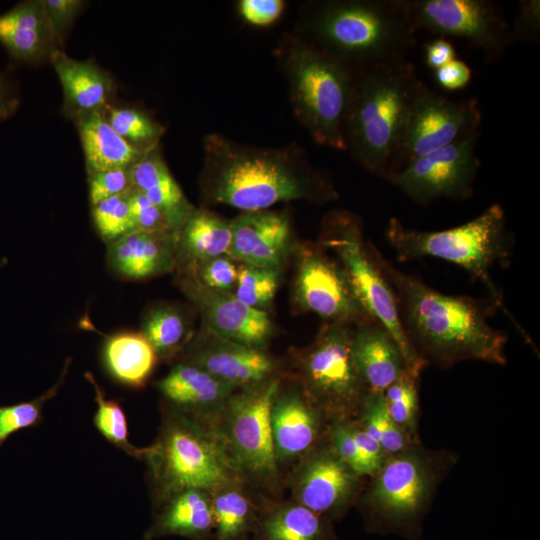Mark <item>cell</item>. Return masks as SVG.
Returning a JSON list of instances; mask_svg holds the SVG:
<instances>
[{"label":"cell","mask_w":540,"mask_h":540,"mask_svg":"<svg viewBox=\"0 0 540 540\" xmlns=\"http://www.w3.org/2000/svg\"><path fill=\"white\" fill-rule=\"evenodd\" d=\"M130 206L135 230L176 233L166 215L147 197L134 189L130 192Z\"/></svg>","instance_id":"43"},{"label":"cell","mask_w":540,"mask_h":540,"mask_svg":"<svg viewBox=\"0 0 540 540\" xmlns=\"http://www.w3.org/2000/svg\"><path fill=\"white\" fill-rule=\"evenodd\" d=\"M240 16L256 26L273 24L283 13L285 2L282 0H241L237 4Z\"/></svg>","instance_id":"48"},{"label":"cell","mask_w":540,"mask_h":540,"mask_svg":"<svg viewBox=\"0 0 540 540\" xmlns=\"http://www.w3.org/2000/svg\"><path fill=\"white\" fill-rule=\"evenodd\" d=\"M47 16L62 50L73 27L87 2L82 0H42Z\"/></svg>","instance_id":"45"},{"label":"cell","mask_w":540,"mask_h":540,"mask_svg":"<svg viewBox=\"0 0 540 540\" xmlns=\"http://www.w3.org/2000/svg\"><path fill=\"white\" fill-rule=\"evenodd\" d=\"M278 52L296 118L318 145L346 151L344 123L358 72L300 37L287 38Z\"/></svg>","instance_id":"6"},{"label":"cell","mask_w":540,"mask_h":540,"mask_svg":"<svg viewBox=\"0 0 540 540\" xmlns=\"http://www.w3.org/2000/svg\"><path fill=\"white\" fill-rule=\"evenodd\" d=\"M274 450L278 464L302 459L322 439L329 420L301 392H276L270 410Z\"/></svg>","instance_id":"19"},{"label":"cell","mask_w":540,"mask_h":540,"mask_svg":"<svg viewBox=\"0 0 540 540\" xmlns=\"http://www.w3.org/2000/svg\"><path fill=\"white\" fill-rule=\"evenodd\" d=\"M445 457L424 449L418 442L388 455L371 477L363 497L367 527L416 540L424 514L449 465Z\"/></svg>","instance_id":"8"},{"label":"cell","mask_w":540,"mask_h":540,"mask_svg":"<svg viewBox=\"0 0 540 540\" xmlns=\"http://www.w3.org/2000/svg\"><path fill=\"white\" fill-rule=\"evenodd\" d=\"M243 487V482H232L209 492L214 519L213 540H247L253 535L261 509Z\"/></svg>","instance_id":"32"},{"label":"cell","mask_w":540,"mask_h":540,"mask_svg":"<svg viewBox=\"0 0 540 540\" xmlns=\"http://www.w3.org/2000/svg\"><path fill=\"white\" fill-rule=\"evenodd\" d=\"M437 83L445 90L456 91L468 85L472 77L470 67L462 60L455 58L434 71Z\"/></svg>","instance_id":"49"},{"label":"cell","mask_w":540,"mask_h":540,"mask_svg":"<svg viewBox=\"0 0 540 540\" xmlns=\"http://www.w3.org/2000/svg\"><path fill=\"white\" fill-rule=\"evenodd\" d=\"M143 459L157 507L184 489L212 492L243 482L210 420L173 407L164 414L158 437L145 448Z\"/></svg>","instance_id":"5"},{"label":"cell","mask_w":540,"mask_h":540,"mask_svg":"<svg viewBox=\"0 0 540 540\" xmlns=\"http://www.w3.org/2000/svg\"><path fill=\"white\" fill-rule=\"evenodd\" d=\"M321 244L337 255L364 310L388 330L409 370L419 375L426 364L406 337L395 295L377 260V249L365 240L359 218L345 211L331 213L325 220Z\"/></svg>","instance_id":"9"},{"label":"cell","mask_w":540,"mask_h":540,"mask_svg":"<svg viewBox=\"0 0 540 540\" xmlns=\"http://www.w3.org/2000/svg\"><path fill=\"white\" fill-rule=\"evenodd\" d=\"M73 122L82 145L87 175L112 168H130L145 155L115 132L104 110L82 115Z\"/></svg>","instance_id":"28"},{"label":"cell","mask_w":540,"mask_h":540,"mask_svg":"<svg viewBox=\"0 0 540 540\" xmlns=\"http://www.w3.org/2000/svg\"><path fill=\"white\" fill-rule=\"evenodd\" d=\"M228 255L219 256L194 266L196 273L192 274L205 287L220 291H234L238 267Z\"/></svg>","instance_id":"41"},{"label":"cell","mask_w":540,"mask_h":540,"mask_svg":"<svg viewBox=\"0 0 540 540\" xmlns=\"http://www.w3.org/2000/svg\"><path fill=\"white\" fill-rule=\"evenodd\" d=\"M479 136L480 131L418 158L387 181L421 205L469 198L481 165L475 151Z\"/></svg>","instance_id":"14"},{"label":"cell","mask_w":540,"mask_h":540,"mask_svg":"<svg viewBox=\"0 0 540 540\" xmlns=\"http://www.w3.org/2000/svg\"><path fill=\"white\" fill-rule=\"evenodd\" d=\"M299 461L292 479L293 501L330 521L342 518L357 498L362 477L335 454L328 440Z\"/></svg>","instance_id":"16"},{"label":"cell","mask_w":540,"mask_h":540,"mask_svg":"<svg viewBox=\"0 0 540 540\" xmlns=\"http://www.w3.org/2000/svg\"><path fill=\"white\" fill-rule=\"evenodd\" d=\"M196 306L210 333L230 341L262 349L272 333L268 314L247 306L230 292L209 289L192 274L180 282Z\"/></svg>","instance_id":"17"},{"label":"cell","mask_w":540,"mask_h":540,"mask_svg":"<svg viewBox=\"0 0 540 540\" xmlns=\"http://www.w3.org/2000/svg\"><path fill=\"white\" fill-rule=\"evenodd\" d=\"M424 56L427 66L435 71L457 58V53L451 42L439 37L425 44Z\"/></svg>","instance_id":"50"},{"label":"cell","mask_w":540,"mask_h":540,"mask_svg":"<svg viewBox=\"0 0 540 540\" xmlns=\"http://www.w3.org/2000/svg\"><path fill=\"white\" fill-rule=\"evenodd\" d=\"M69 363L70 359L66 361L59 380L39 397L31 401L0 406V447L14 433L35 427L42 422L44 404L57 394L68 372Z\"/></svg>","instance_id":"38"},{"label":"cell","mask_w":540,"mask_h":540,"mask_svg":"<svg viewBox=\"0 0 540 540\" xmlns=\"http://www.w3.org/2000/svg\"><path fill=\"white\" fill-rule=\"evenodd\" d=\"M418 376L406 372L383 391L390 417L414 440H417L419 413Z\"/></svg>","instance_id":"37"},{"label":"cell","mask_w":540,"mask_h":540,"mask_svg":"<svg viewBox=\"0 0 540 540\" xmlns=\"http://www.w3.org/2000/svg\"><path fill=\"white\" fill-rule=\"evenodd\" d=\"M351 350L368 392H383L411 372L395 339L374 319L354 326Z\"/></svg>","instance_id":"24"},{"label":"cell","mask_w":540,"mask_h":540,"mask_svg":"<svg viewBox=\"0 0 540 540\" xmlns=\"http://www.w3.org/2000/svg\"><path fill=\"white\" fill-rule=\"evenodd\" d=\"M306 30L316 46L357 72L405 60L417 32L407 0L318 2Z\"/></svg>","instance_id":"3"},{"label":"cell","mask_w":540,"mask_h":540,"mask_svg":"<svg viewBox=\"0 0 540 540\" xmlns=\"http://www.w3.org/2000/svg\"><path fill=\"white\" fill-rule=\"evenodd\" d=\"M232 241L230 221L212 211L194 209L178 232L177 255L192 267L228 255Z\"/></svg>","instance_id":"30"},{"label":"cell","mask_w":540,"mask_h":540,"mask_svg":"<svg viewBox=\"0 0 540 540\" xmlns=\"http://www.w3.org/2000/svg\"><path fill=\"white\" fill-rule=\"evenodd\" d=\"M327 440L335 454L361 477L358 451L351 431L350 419L329 421Z\"/></svg>","instance_id":"46"},{"label":"cell","mask_w":540,"mask_h":540,"mask_svg":"<svg viewBox=\"0 0 540 540\" xmlns=\"http://www.w3.org/2000/svg\"><path fill=\"white\" fill-rule=\"evenodd\" d=\"M356 419L387 455L402 452L418 442L392 420L383 392H368Z\"/></svg>","instance_id":"34"},{"label":"cell","mask_w":540,"mask_h":540,"mask_svg":"<svg viewBox=\"0 0 540 540\" xmlns=\"http://www.w3.org/2000/svg\"><path fill=\"white\" fill-rule=\"evenodd\" d=\"M103 357L109 373L120 383L134 388L145 384L158 358L141 332H120L108 336Z\"/></svg>","instance_id":"31"},{"label":"cell","mask_w":540,"mask_h":540,"mask_svg":"<svg viewBox=\"0 0 540 540\" xmlns=\"http://www.w3.org/2000/svg\"><path fill=\"white\" fill-rule=\"evenodd\" d=\"M232 241L228 256L242 264L279 270L291 244V225L285 213L243 212L230 220Z\"/></svg>","instance_id":"18"},{"label":"cell","mask_w":540,"mask_h":540,"mask_svg":"<svg viewBox=\"0 0 540 540\" xmlns=\"http://www.w3.org/2000/svg\"><path fill=\"white\" fill-rule=\"evenodd\" d=\"M87 176L91 206L104 199L132 190L129 168H112Z\"/></svg>","instance_id":"42"},{"label":"cell","mask_w":540,"mask_h":540,"mask_svg":"<svg viewBox=\"0 0 540 540\" xmlns=\"http://www.w3.org/2000/svg\"><path fill=\"white\" fill-rule=\"evenodd\" d=\"M254 540H338L332 521L292 501L260 511Z\"/></svg>","instance_id":"29"},{"label":"cell","mask_w":540,"mask_h":540,"mask_svg":"<svg viewBox=\"0 0 540 540\" xmlns=\"http://www.w3.org/2000/svg\"><path fill=\"white\" fill-rule=\"evenodd\" d=\"M104 113L115 132L136 150L146 154L159 147L165 127L143 109L115 102Z\"/></svg>","instance_id":"33"},{"label":"cell","mask_w":540,"mask_h":540,"mask_svg":"<svg viewBox=\"0 0 540 540\" xmlns=\"http://www.w3.org/2000/svg\"><path fill=\"white\" fill-rule=\"evenodd\" d=\"M481 122L478 99L449 98L424 84L396 145L385 180L414 160L479 132Z\"/></svg>","instance_id":"12"},{"label":"cell","mask_w":540,"mask_h":540,"mask_svg":"<svg viewBox=\"0 0 540 540\" xmlns=\"http://www.w3.org/2000/svg\"><path fill=\"white\" fill-rule=\"evenodd\" d=\"M145 540L180 536L190 540H210L214 530L211 495L208 491L188 488L178 491L158 507Z\"/></svg>","instance_id":"26"},{"label":"cell","mask_w":540,"mask_h":540,"mask_svg":"<svg viewBox=\"0 0 540 540\" xmlns=\"http://www.w3.org/2000/svg\"><path fill=\"white\" fill-rule=\"evenodd\" d=\"M129 172L132 189L156 205L178 233L195 207L171 174L159 147L141 157L129 168Z\"/></svg>","instance_id":"27"},{"label":"cell","mask_w":540,"mask_h":540,"mask_svg":"<svg viewBox=\"0 0 540 540\" xmlns=\"http://www.w3.org/2000/svg\"><path fill=\"white\" fill-rule=\"evenodd\" d=\"M85 378L95 391L97 410L93 421L98 431L107 441L127 455L143 459L145 448H138L129 441L127 419L120 403L106 397L92 373L86 372Z\"/></svg>","instance_id":"36"},{"label":"cell","mask_w":540,"mask_h":540,"mask_svg":"<svg viewBox=\"0 0 540 540\" xmlns=\"http://www.w3.org/2000/svg\"><path fill=\"white\" fill-rule=\"evenodd\" d=\"M279 283V270L241 264L233 294L249 307L261 309L273 300Z\"/></svg>","instance_id":"40"},{"label":"cell","mask_w":540,"mask_h":540,"mask_svg":"<svg viewBox=\"0 0 540 540\" xmlns=\"http://www.w3.org/2000/svg\"><path fill=\"white\" fill-rule=\"evenodd\" d=\"M20 106V95L13 80L0 71V122L11 118Z\"/></svg>","instance_id":"51"},{"label":"cell","mask_w":540,"mask_h":540,"mask_svg":"<svg viewBox=\"0 0 540 540\" xmlns=\"http://www.w3.org/2000/svg\"><path fill=\"white\" fill-rule=\"evenodd\" d=\"M295 295L302 309L328 323L355 326L373 319L362 307L340 262L320 249L306 248L300 252Z\"/></svg>","instance_id":"15"},{"label":"cell","mask_w":540,"mask_h":540,"mask_svg":"<svg viewBox=\"0 0 540 540\" xmlns=\"http://www.w3.org/2000/svg\"><path fill=\"white\" fill-rule=\"evenodd\" d=\"M130 191L104 199L91 206L93 224L100 237L108 244L135 231Z\"/></svg>","instance_id":"39"},{"label":"cell","mask_w":540,"mask_h":540,"mask_svg":"<svg viewBox=\"0 0 540 540\" xmlns=\"http://www.w3.org/2000/svg\"><path fill=\"white\" fill-rule=\"evenodd\" d=\"M157 387L171 407L205 419H212L236 392L189 362L177 364Z\"/></svg>","instance_id":"25"},{"label":"cell","mask_w":540,"mask_h":540,"mask_svg":"<svg viewBox=\"0 0 540 540\" xmlns=\"http://www.w3.org/2000/svg\"><path fill=\"white\" fill-rule=\"evenodd\" d=\"M376 255L395 295L406 337L425 364H506L507 336L489 322L499 309L492 299L444 294L401 271L378 250Z\"/></svg>","instance_id":"1"},{"label":"cell","mask_w":540,"mask_h":540,"mask_svg":"<svg viewBox=\"0 0 540 540\" xmlns=\"http://www.w3.org/2000/svg\"><path fill=\"white\" fill-rule=\"evenodd\" d=\"M540 1L522 0L519 12L510 26L511 44L516 42H533L539 39Z\"/></svg>","instance_id":"47"},{"label":"cell","mask_w":540,"mask_h":540,"mask_svg":"<svg viewBox=\"0 0 540 540\" xmlns=\"http://www.w3.org/2000/svg\"><path fill=\"white\" fill-rule=\"evenodd\" d=\"M0 45L18 64L50 63L62 50L42 0H26L0 15Z\"/></svg>","instance_id":"21"},{"label":"cell","mask_w":540,"mask_h":540,"mask_svg":"<svg viewBox=\"0 0 540 540\" xmlns=\"http://www.w3.org/2000/svg\"><path fill=\"white\" fill-rule=\"evenodd\" d=\"M186 362L203 368L235 390L263 384L274 378L276 370L274 360L262 349L212 333L193 347Z\"/></svg>","instance_id":"20"},{"label":"cell","mask_w":540,"mask_h":540,"mask_svg":"<svg viewBox=\"0 0 540 540\" xmlns=\"http://www.w3.org/2000/svg\"><path fill=\"white\" fill-rule=\"evenodd\" d=\"M424 83L406 59L357 73L344 123L346 151L386 179L391 158Z\"/></svg>","instance_id":"4"},{"label":"cell","mask_w":540,"mask_h":540,"mask_svg":"<svg viewBox=\"0 0 540 540\" xmlns=\"http://www.w3.org/2000/svg\"><path fill=\"white\" fill-rule=\"evenodd\" d=\"M144 337L157 356L170 358L188 339V323L183 314L172 306H160L148 312L142 325Z\"/></svg>","instance_id":"35"},{"label":"cell","mask_w":540,"mask_h":540,"mask_svg":"<svg viewBox=\"0 0 540 540\" xmlns=\"http://www.w3.org/2000/svg\"><path fill=\"white\" fill-rule=\"evenodd\" d=\"M63 90L61 114L69 120L115 103L117 83L94 60H78L58 50L50 60Z\"/></svg>","instance_id":"22"},{"label":"cell","mask_w":540,"mask_h":540,"mask_svg":"<svg viewBox=\"0 0 540 540\" xmlns=\"http://www.w3.org/2000/svg\"><path fill=\"white\" fill-rule=\"evenodd\" d=\"M350 426L358 451L360 475L362 478L372 477L381 468L388 455L356 418L350 419Z\"/></svg>","instance_id":"44"},{"label":"cell","mask_w":540,"mask_h":540,"mask_svg":"<svg viewBox=\"0 0 540 540\" xmlns=\"http://www.w3.org/2000/svg\"><path fill=\"white\" fill-rule=\"evenodd\" d=\"M416 30L464 41L486 62L497 61L511 45L510 25L489 0H407Z\"/></svg>","instance_id":"13"},{"label":"cell","mask_w":540,"mask_h":540,"mask_svg":"<svg viewBox=\"0 0 540 540\" xmlns=\"http://www.w3.org/2000/svg\"><path fill=\"white\" fill-rule=\"evenodd\" d=\"M386 239L400 261L433 257L453 263L480 281L489 298L504 311L528 342L530 338L507 310L503 294L492 280L491 270L509 263V239L503 208L493 204L477 217L459 226L440 231H420L391 218Z\"/></svg>","instance_id":"7"},{"label":"cell","mask_w":540,"mask_h":540,"mask_svg":"<svg viewBox=\"0 0 540 540\" xmlns=\"http://www.w3.org/2000/svg\"><path fill=\"white\" fill-rule=\"evenodd\" d=\"M354 325L328 323L300 356L302 391L326 418H356L368 390L352 356Z\"/></svg>","instance_id":"11"},{"label":"cell","mask_w":540,"mask_h":540,"mask_svg":"<svg viewBox=\"0 0 540 540\" xmlns=\"http://www.w3.org/2000/svg\"><path fill=\"white\" fill-rule=\"evenodd\" d=\"M279 384L273 378L235 392L209 419L242 481L267 491H275L280 480L270 422Z\"/></svg>","instance_id":"10"},{"label":"cell","mask_w":540,"mask_h":540,"mask_svg":"<svg viewBox=\"0 0 540 540\" xmlns=\"http://www.w3.org/2000/svg\"><path fill=\"white\" fill-rule=\"evenodd\" d=\"M177 241V233L132 231L108 244V265L116 275L129 280L168 273L178 261Z\"/></svg>","instance_id":"23"},{"label":"cell","mask_w":540,"mask_h":540,"mask_svg":"<svg viewBox=\"0 0 540 540\" xmlns=\"http://www.w3.org/2000/svg\"><path fill=\"white\" fill-rule=\"evenodd\" d=\"M203 153V192L215 204L254 212L281 202L337 197L331 182L294 145L257 147L210 133L203 139Z\"/></svg>","instance_id":"2"}]
</instances>
